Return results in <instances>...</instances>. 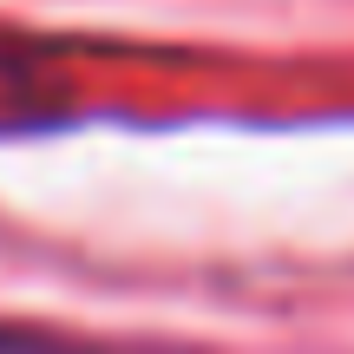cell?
Instances as JSON below:
<instances>
[{
  "instance_id": "6da1fadb",
  "label": "cell",
  "mask_w": 354,
  "mask_h": 354,
  "mask_svg": "<svg viewBox=\"0 0 354 354\" xmlns=\"http://www.w3.org/2000/svg\"><path fill=\"white\" fill-rule=\"evenodd\" d=\"M79 112L86 99L66 53L39 33L0 26V138H39V131L73 125Z\"/></svg>"
}]
</instances>
